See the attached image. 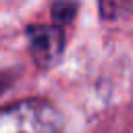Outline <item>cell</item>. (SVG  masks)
<instances>
[{
  "instance_id": "6da1fadb",
  "label": "cell",
  "mask_w": 133,
  "mask_h": 133,
  "mask_svg": "<svg viewBox=\"0 0 133 133\" xmlns=\"http://www.w3.org/2000/svg\"><path fill=\"white\" fill-rule=\"evenodd\" d=\"M64 118L46 100H21L0 108V133H62Z\"/></svg>"
},
{
  "instance_id": "7a4b0ae2",
  "label": "cell",
  "mask_w": 133,
  "mask_h": 133,
  "mask_svg": "<svg viewBox=\"0 0 133 133\" xmlns=\"http://www.w3.org/2000/svg\"><path fill=\"white\" fill-rule=\"evenodd\" d=\"M27 44L35 64L42 69H48V66H54L62 56L64 33L60 25H29Z\"/></svg>"
},
{
  "instance_id": "3957f363",
  "label": "cell",
  "mask_w": 133,
  "mask_h": 133,
  "mask_svg": "<svg viewBox=\"0 0 133 133\" xmlns=\"http://www.w3.org/2000/svg\"><path fill=\"white\" fill-rule=\"evenodd\" d=\"M75 10H77V4H71V2H58V4L52 6V17H54L56 23H69V21L73 19Z\"/></svg>"
},
{
  "instance_id": "277c9868",
  "label": "cell",
  "mask_w": 133,
  "mask_h": 133,
  "mask_svg": "<svg viewBox=\"0 0 133 133\" xmlns=\"http://www.w3.org/2000/svg\"><path fill=\"white\" fill-rule=\"evenodd\" d=\"M6 87H8V79H6V75H4V73H0V94H2Z\"/></svg>"
}]
</instances>
